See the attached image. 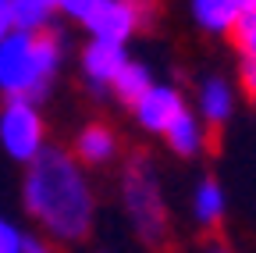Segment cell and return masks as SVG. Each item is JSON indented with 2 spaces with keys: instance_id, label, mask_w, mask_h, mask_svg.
Here are the masks:
<instances>
[{
  "instance_id": "cell-1",
  "label": "cell",
  "mask_w": 256,
  "mask_h": 253,
  "mask_svg": "<svg viewBox=\"0 0 256 253\" xmlns=\"http://www.w3.org/2000/svg\"><path fill=\"white\" fill-rule=\"evenodd\" d=\"M25 207L57 242H78L92 228V193L82 164L64 150H43L25 171Z\"/></svg>"
},
{
  "instance_id": "cell-2",
  "label": "cell",
  "mask_w": 256,
  "mask_h": 253,
  "mask_svg": "<svg viewBox=\"0 0 256 253\" xmlns=\"http://www.w3.org/2000/svg\"><path fill=\"white\" fill-rule=\"evenodd\" d=\"M60 43L50 33L11 29L0 43V93L8 100H36L57 75Z\"/></svg>"
},
{
  "instance_id": "cell-3",
  "label": "cell",
  "mask_w": 256,
  "mask_h": 253,
  "mask_svg": "<svg viewBox=\"0 0 256 253\" xmlns=\"http://www.w3.org/2000/svg\"><path fill=\"white\" fill-rule=\"evenodd\" d=\"M46 129L43 118L36 111L32 100H8L4 111H0V146H4L8 157L22 164H32L36 157L46 150Z\"/></svg>"
},
{
  "instance_id": "cell-4",
  "label": "cell",
  "mask_w": 256,
  "mask_h": 253,
  "mask_svg": "<svg viewBox=\"0 0 256 253\" xmlns=\"http://www.w3.org/2000/svg\"><path fill=\"white\" fill-rule=\"evenodd\" d=\"M124 207L142 239L150 242L164 239V203H160V189L150 164L142 161H132V168L124 171Z\"/></svg>"
},
{
  "instance_id": "cell-5",
  "label": "cell",
  "mask_w": 256,
  "mask_h": 253,
  "mask_svg": "<svg viewBox=\"0 0 256 253\" xmlns=\"http://www.w3.org/2000/svg\"><path fill=\"white\" fill-rule=\"evenodd\" d=\"M142 18L124 4V0H100L96 4V11L86 18V29H89V36L92 40H104V43H121L136 33V25Z\"/></svg>"
},
{
  "instance_id": "cell-6",
  "label": "cell",
  "mask_w": 256,
  "mask_h": 253,
  "mask_svg": "<svg viewBox=\"0 0 256 253\" xmlns=\"http://www.w3.org/2000/svg\"><path fill=\"white\" fill-rule=\"evenodd\" d=\"M132 107H136V121L142 125V129H150V132H168V125L185 111L182 93L174 86H156V82L142 93Z\"/></svg>"
},
{
  "instance_id": "cell-7",
  "label": "cell",
  "mask_w": 256,
  "mask_h": 253,
  "mask_svg": "<svg viewBox=\"0 0 256 253\" xmlns=\"http://www.w3.org/2000/svg\"><path fill=\"white\" fill-rule=\"evenodd\" d=\"M124 65H128V54H124L121 43L92 40L82 54V72L92 79V86H114V79L121 75Z\"/></svg>"
},
{
  "instance_id": "cell-8",
  "label": "cell",
  "mask_w": 256,
  "mask_h": 253,
  "mask_svg": "<svg viewBox=\"0 0 256 253\" xmlns=\"http://www.w3.org/2000/svg\"><path fill=\"white\" fill-rule=\"evenodd\" d=\"M118 153V139L107 125H86L75 139V161L78 164H107Z\"/></svg>"
},
{
  "instance_id": "cell-9",
  "label": "cell",
  "mask_w": 256,
  "mask_h": 253,
  "mask_svg": "<svg viewBox=\"0 0 256 253\" xmlns=\"http://www.w3.org/2000/svg\"><path fill=\"white\" fill-rule=\"evenodd\" d=\"M168 146L178 153V157H196L203 146H206V129L203 121L192 114V111H182L171 125H168Z\"/></svg>"
},
{
  "instance_id": "cell-10",
  "label": "cell",
  "mask_w": 256,
  "mask_h": 253,
  "mask_svg": "<svg viewBox=\"0 0 256 253\" xmlns=\"http://www.w3.org/2000/svg\"><path fill=\"white\" fill-rule=\"evenodd\" d=\"M238 15H242V8L235 0H192V18L206 33H217V36H228L238 22Z\"/></svg>"
},
{
  "instance_id": "cell-11",
  "label": "cell",
  "mask_w": 256,
  "mask_h": 253,
  "mask_svg": "<svg viewBox=\"0 0 256 253\" xmlns=\"http://www.w3.org/2000/svg\"><path fill=\"white\" fill-rule=\"evenodd\" d=\"M54 11H57V0H11L8 4L11 25L22 33H46V22Z\"/></svg>"
},
{
  "instance_id": "cell-12",
  "label": "cell",
  "mask_w": 256,
  "mask_h": 253,
  "mask_svg": "<svg viewBox=\"0 0 256 253\" xmlns=\"http://www.w3.org/2000/svg\"><path fill=\"white\" fill-rule=\"evenodd\" d=\"M232 107H235V97H232V86L224 79H206L203 89H200V114L210 121V125H220L232 118Z\"/></svg>"
},
{
  "instance_id": "cell-13",
  "label": "cell",
  "mask_w": 256,
  "mask_h": 253,
  "mask_svg": "<svg viewBox=\"0 0 256 253\" xmlns=\"http://www.w3.org/2000/svg\"><path fill=\"white\" fill-rule=\"evenodd\" d=\"M192 217L200 221V225L214 228L217 221L224 217V189L217 182H200L196 185V193H192Z\"/></svg>"
},
{
  "instance_id": "cell-14",
  "label": "cell",
  "mask_w": 256,
  "mask_h": 253,
  "mask_svg": "<svg viewBox=\"0 0 256 253\" xmlns=\"http://www.w3.org/2000/svg\"><path fill=\"white\" fill-rule=\"evenodd\" d=\"M150 86H153L150 68L146 65H136V61H128V65L121 68V75L114 79V93H118L121 100H128V104H136Z\"/></svg>"
},
{
  "instance_id": "cell-15",
  "label": "cell",
  "mask_w": 256,
  "mask_h": 253,
  "mask_svg": "<svg viewBox=\"0 0 256 253\" xmlns=\"http://www.w3.org/2000/svg\"><path fill=\"white\" fill-rule=\"evenodd\" d=\"M232 36H235L242 57H256V8H249V11L238 15V22H235V29H232Z\"/></svg>"
},
{
  "instance_id": "cell-16",
  "label": "cell",
  "mask_w": 256,
  "mask_h": 253,
  "mask_svg": "<svg viewBox=\"0 0 256 253\" xmlns=\"http://www.w3.org/2000/svg\"><path fill=\"white\" fill-rule=\"evenodd\" d=\"M22 249H25V235L0 214V253H22Z\"/></svg>"
},
{
  "instance_id": "cell-17",
  "label": "cell",
  "mask_w": 256,
  "mask_h": 253,
  "mask_svg": "<svg viewBox=\"0 0 256 253\" xmlns=\"http://www.w3.org/2000/svg\"><path fill=\"white\" fill-rule=\"evenodd\" d=\"M96 4H100V0H57V8L68 18H75V22H86L96 11Z\"/></svg>"
},
{
  "instance_id": "cell-18",
  "label": "cell",
  "mask_w": 256,
  "mask_h": 253,
  "mask_svg": "<svg viewBox=\"0 0 256 253\" xmlns=\"http://www.w3.org/2000/svg\"><path fill=\"white\" fill-rule=\"evenodd\" d=\"M242 86L246 93L256 100V57H242Z\"/></svg>"
},
{
  "instance_id": "cell-19",
  "label": "cell",
  "mask_w": 256,
  "mask_h": 253,
  "mask_svg": "<svg viewBox=\"0 0 256 253\" xmlns=\"http://www.w3.org/2000/svg\"><path fill=\"white\" fill-rule=\"evenodd\" d=\"M124 4L132 8V11H136V15H139L142 22H146V18L153 15V0H124Z\"/></svg>"
},
{
  "instance_id": "cell-20",
  "label": "cell",
  "mask_w": 256,
  "mask_h": 253,
  "mask_svg": "<svg viewBox=\"0 0 256 253\" xmlns=\"http://www.w3.org/2000/svg\"><path fill=\"white\" fill-rule=\"evenodd\" d=\"M22 253H54V246H46V242H43V239H36V235H28Z\"/></svg>"
},
{
  "instance_id": "cell-21",
  "label": "cell",
  "mask_w": 256,
  "mask_h": 253,
  "mask_svg": "<svg viewBox=\"0 0 256 253\" xmlns=\"http://www.w3.org/2000/svg\"><path fill=\"white\" fill-rule=\"evenodd\" d=\"M11 29H14V25H11V15H8V8H0V43H4V36L11 33Z\"/></svg>"
},
{
  "instance_id": "cell-22",
  "label": "cell",
  "mask_w": 256,
  "mask_h": 253,
  "mask_svg": "<svg viewBox=\"0 0 256 253\" xmlns=\"http://www.w3.org/2000/svg\"><path fill=\"white\" fill-rule=\"evenodd\" d=\"M235 4H238L242 11H249V8H256V0H235Z\"/></svg>"
},
{
  "instance_id": "cell-23",
  "label": "cell",
  "mask_w": 256,
  "mask_h": 253,
  "mask_svg": "<svg viewBox=\"0 0 256 253\" xmlns=\"http://www.w3.org/2000/svg\"><path fill=\"white\" fill-rule=\"evenodd\" d=\"M210 253H228V249H224V246H214V249H210Z\"/></svg>"
},
{
  "instance_id": "cell-24",
  "label": "cell",
  "mask_w": 256,
  "mask_h": 253,
  "mask_svg": "<svg viewBox=\"0 0 256 253\" xmlns=\"http://www.w3.org/2000/svg\"><path fill=\"white\" fill-rule=\"evenodd\" d=\"M8 4H11V0H0V8H8Z\"/></svg>"
}]
</instances>
